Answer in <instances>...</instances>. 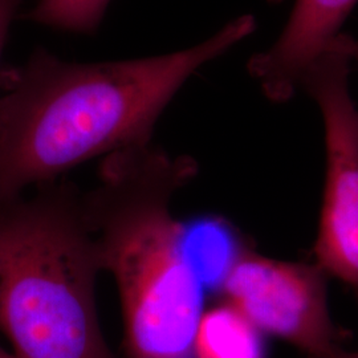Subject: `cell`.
<instances>
[{"mask_svg": "<svg viewBox=\"0 0 358 358\" xmlns=\"http://www.w3.org/2000/svg\"><path fill=\"white\" fill-rule=\"evenodd\" d=\"M196 174L190 157L150 142L103 159L81 198L103 271L115 278L129 358H192L203 285L186 262L171 201Z\"/></svg>", "mask_w": 358, "mask_h": 358, "instance_id": "2", "label": "cell"}, {"mask_svg": "<svg viewBox=\"0 0 358 358\" xmlns=\"http://www.w3.org/2000/svg\"><path fill=\"white\" fill-rule=\"evenodd\" d=\"M327 276L319 264L275 260L247 248L220 292L262 334L322 358L344 344L329 315Z\"/></svg>", "mask_w": 358, "mask_h": 358, "instance_id": "5", "label": "cell"}, {"mask_svg": "<svg viewBox=\"0 0 358 358\" xmlns=\"http://www.w3.org/2000/svg\"><path fill=\"white\" fill-rule=\"evenodd\" d=\"M322 358H358V349L357 350H345L344 348H340L331 355Z\"/></svg>", "mask_w": 358, "mask_h": 358, "instance_id": "11", "label": "cell"}, {"mask_svg": "<svg viewBox=\"0 0 358 358\" xmlns=\"http://www.w3.org/2000/svg\"><path fill=\"white\" fill-rule=\"evenodd\" d=\"M100 271L75 192L0 203V329L17 357L115 358L97 316Z\"/></svg>", "mask_w": 358, "mask_h": 358, "instance_id": "3", "label": "cell"}, {"mask_svg": "<svg viewBox=\"0 0 358 358\" xmlns=\"http://www.w3.org/2000/svg\"><path fill=\"white\" fill-rule=\"evenodd\" d=\"M180 245L203 288L219 291L248 248L230 223L217 217L180 222Z\"/></svg>", "mask_w": 358, "mask_h": 358, "instance_id": "7", "label": "cell"}, {"mask_svg": "<svg viewBox=\"0 0 358 358\" xmlns=\"http://www.w3.org/2000/svg\"><path fill=\"white\" fill-rule=\"evenodd\" d=\"M244 15L183 51L78 64L35 52L0 97V203L99 155L150 142L183 83L255 31Z\"/></svg>", "mask_w": 358, "mask_h": 358, "instance_id": "1", "label": "cell"}, {"mask_svg": "<svg viewBox=\"0 0 358 358\" xmlns=\"http://www.w3.org/2000/svg\"><path fill=\"white\" fill-rule=\"evenodd\" d=\"M108 3L109 0H38L28 19L64 31L93 32Z\"/></svg>", "mask_w": 358, "mask_h": 358, "instance_id": "9", "label": "cell"}, {"mask_svg": "<svg viewBox=\"0 0 358 358\" xmlns=\"http://www.w3.org/2000/svg\"><path fill=\"white\" fill-rule=\"evenodd\" d=\"M358 0H296L282 35L251 57L248 72L269 100L288 101L308 65L336 38Z\"/></svg>", "mask_w": 358, "mask_h": 358, "instance_id": "6", "label": "cell"}, {"mask_svg": "<svg viewBox=\"0 0 358 358\" xmlns=\"http://www.w3.org/2000/svg\"><path fill=\"white\" fill-rule=\"evenodd\" d=\"M355 62H357L358 64V41H356V45H355Z\"/></svg>", "mask_w": 358, "mask_h": 358, "instance_id": "13", "label": "cell"}, {"mask_svg": "<svg viewBox=\"0 0 358 358\" xmlns=\"http://www.w3.org/2000/svg\"><path fill=\"white\" fill-rule=\"evenodd\" d=\"M0 358H19L16 355H10V353H7L6 350H3L1 348H0Z\"/></svg>", "mask_w": 358, "mask_h": 358, "instance_id": "12", "label": "cell"}, {"mask_svg": "<svg viewBox=\"0 0 358 358\" xmlns=\"http://www.w3.org/2000/svg\"><path fill=\"white\" fill-rule=\"evenodd\" d=\"M196 358H264L262 333L243 313L223 301L205 310L199 322Z\"/></svg>", "mask_w": 358, "mask_h": 358, "instance_id": "8", "label": "cell"}, {"mask_svg": "<svg viewBox=\"0 0 358 358\" xmlns=\"http://www.w3.org/2000/svg\"><path fill=\"white\" fill-rule=\"evenodd\" d=\"M23 0H0V53L4 45L8 27Z\"/></svg>", "mask_w": 358, "mask_h": 358, "instance_id": "10", "label": "cell"}, {"mask_svg": "<svg viewBox=\"0 0 358 358\" xmlns=\"http://www.w3.org/2000/svg\"><path fill=\"white\" fill-rule=\"evenodd\" d=\"M356 40L338 34L308 65L300 88L324 122L325 183L315 255L328 275L358 288V108L349 90Z\"/></svg>", "mask_w": 358, "mask_h": 358, "instance_id": "4", "label": "cell"}]
</instances>
